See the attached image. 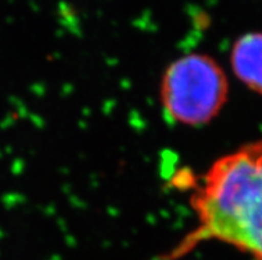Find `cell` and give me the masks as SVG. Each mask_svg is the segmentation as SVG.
I'll use <instances>...</instances> for the list:
<instances>
[{"mask_svg":"<svg viewBox=\"0 0 262 260\" xmlns=\"http://www.w3.org/2000/svg\"><path fill=\"white\" fill-rule=\"evenodd\" d=\"M197 226L160 260H179L208 241L262 260V139L217 159L190 198Z\"/></svg>","mask_w":262,"mask_h":260,"instance_id":"6da1fadb","label":"cell"},{"mask_svg":"<svg viewBox=\"0 0 262 260\" xmlns=\"http://www.w3.org/2000/svg\"><path fill=\"white\" fill-rule=\"evenodd\" d=\"M229 83L216 60L189 53L174 60L160 88L165 114L186 126H201L219 115L228 101Z\"/></svg>","mask_w":262,"mask_h":260,"instance_id":"7a4b0ae2","label":"cell"},{"mask_svg":"<svg viewBox=\"0 0 262 260\" xmlns=\"http://www.w3.org/2000/svg\"><path fill=\"white\" fill-rule=\"evenodd\" d=\"M230 63L234 76L250 90L262 94V31L248 32L236 40Z\"/></svg>","mask_w":262,"mask_h":260,"instance_id":"3957f363","label":"cell"}]
</instances>
